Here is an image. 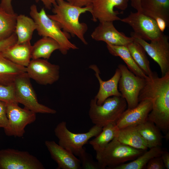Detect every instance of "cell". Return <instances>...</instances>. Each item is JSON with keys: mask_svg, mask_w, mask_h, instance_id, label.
<instances>
[{"mask_svg": "<svg viewBox=\"0 0 169 169\" xmlns=\"http://www.w3.org/2000/svg\"><path fill=\"white\" fill-rule=\"evenodd\" d=\"M118 68L120 72L118 85L119 91L126 100L128 108L135 107L139 102V96L146 79L136 75L124 64H119Z\"/></svg>", "mask_w": 169, "mask_h": 169, "instance_id": "obj_8", "label": "cell"}, {"mask_svg": "<svg viewBox=\"0 0 169 169\" xmlns=\"http://www.w3.org/2000/svg\"><path fill=\"white\" fill-rule=\"evenodd\" d=\"M0 101L8 103H17L13 83L10 85L0 84Z\"/></svg>", "mask_w": 169, "mask_h": 169, "instance_id": "obj_31", "label": "cell"}, {"mask_svg": "<svg viewBox=\"0 0 169 169\" xmlns=\"http://www.w3.org/2000/svg\"></svg>", "mask_w": 169, "mask_h": 169, "instance_id": "obj_41", "label": "cell"}, {"mask_svg": "<svg viewBox=\"0 0 169 169\" xmlns=\"http://www.w3.org/2000/svg\"><path fill=\"white\" fill-rule=\"evenodd\" d=\"M29 13L35 23L38 34L55 40L59 45V50L63 54H67L70 49H78L69 41V34L62 31L58 23L49 17L44 8L39 12L37 6L33 4L30 7Z\"/></svg>", "mask_w": 169, "mask_h": 169, "instance_id": "obj_3", "label": "cell"}, {"mask_svg": "<svg viewBox=\"0 0 169 169\" xmlns=\"http://www.w3.org/2000/svg\"><path fill=\"white\" fill-rule=\"evenodd\" d=\"M152 101L147 98L139 102L135 107L126 109L116 122L119 129L136 126L147 120L152 109Z\"/></svg>", "mask_w": 169, "mask_h": 169, "instance_id": "obj_15", "label": "cell"}, {"mask_svg": "<svg viewBox=\"0 0 169 169\" xmlns=\"http://www.w3.org/2000/svg\"><path fill=\"white\" fill-rule=\"evenodd\" d=\"M26 72V67L15 64L8 60L0 52V84H13L16 78Z\"/></svg>", "mask_w": 169, "mask_h": 169, "instance_id": "obj_22", "label": "cell"}, {"mask_svg": "<svg viewBox=\"0 0 169 169\" xmlns=\"http://www.w3.org/2000/svg\"><path fill=\"white\" fill-rule=\"evenodd\" d=\"M6 103L0 101V128L5 129L8 124L6 114Z\"/></svg>", "mask_w": 169, "mask_h": 169, "instance_id": "obj_34", "label": "cell"}, {"mask_svg": "<svg viewBox=\"0 0 169 169\" xmlns=\"http://www.w3.org/2000/svg\"><path fill=\"white\" fill-rule=\"evenodd\" d=\"M120 21L132 28L133 35L145 41H151L163 34L156 22L142 12H131L127 17L120 19Z\"/></svg>", "mask_w": 169, "mask_h": 169, "instance_id": "obj_12", "label": "cell"}, {"mask_svg": "<svg viewBox=\"0 0 169 169\" xmlns=\"http://www.w3.org/2000/svg\"><path fill=\"white\" fill-rule=\"evenodd\" d=\"M146 151L122 144L115 137L102 150L96 152V158L102 169H113L125 162L135 160Z\"/></svg>", "mask_w": 169, "mask_h": 169, "instance_id": "obj_5", "label": "cell"}, {"mask_svg": "<svg viewBox=\"0 0 169 169\" xmlns=\"http://www.w3.org/2000/svg\"><path fill=\"white\" fill-rule=\"evenodd\" d=\"M131 37L141 44L148 54L159 65L161 76L169 73V37L164 33L150 43L132 33Z\"/></svg>", "mask_w": 169, "mask_h": 169, "instance_id": "obj_10", "label": "cell"}, {"mask_svg": "<svg viewBox=\"0 0 169 169\" xmlns=\"http://www.w3.org/2000/svg\"><path fill=\"white\" fill-rule=\"evenodd\" d=\"M165 167L169 169V153L167 151H164L161 156Z\"/></svg>", "mask_w": 169, "mask_h": 169, "instance_id": "obj_38", "label": "cell"}, {"mask_svg": "<svg viewBox=\"0 0 169 169\" xmlns=\"http://www.w3.org/2000/svg\"><path fill=\"white\" fill-rule=\"evenodd\" d=\"M126 46L136 64L147 76L151 77L154 72L151 69L149 61L143 48L134 39Z\"/></svg>", "mask_w": 169, "mask_h": 169, "instance_id": "obj_28", "label": "cell"}, {"mask_svg": "<svg viewBox=\"0 0 169 169\" xmlns=\"http://www.w3.org/2000/svg\"><path fill=\"white\" fill-rule=\"evenodd\" d=\"M89 115L92 123L101 127L111 123H115L126 109L127 104L121 96H113L98 105L95 97L91 100Z\"/></svg>", "mask_w": 169, "mask_h": 169, "instance_id": "obj_4", "label": "cell"}, {"mask_svg": "<svg viewBox=\"0 0 169 169\" xmlns=\"http://www.w3.org/2000/svg\"><path fill=\"white\" fill-rule=\"evenodd\" d=\"M12 0H1L0 7L8 13H14L12 4Z\"/></svg>", "mask_w": 169, "mask_h": 169, "instance_id": "obj_36", "label": "cell"}, {"mask_svg": "<svg viewBox=\"0 0 169 169\" xmlns=\"http://www.w3.org/2000/svg\"><path fill=\"white\" fill-rule=\"evenodd\" d=\"M115 137L120 143L136 149L147 150L148 148L134 126L119 129Z\"/></svg>", "mask_w": 169, "mask_h": 169, "instance_id": "obj_23", "label": "cell"}, {"mask_svg": "<svg viewBox=\"0 0 169 169\" xmlns=\"http://www.w3.org/2000/svg\"><path fill=\"white\" fill-rule=\"evenodd\" d=\"M59 48L58 43L54 39L48 37H42L32 45L31 59L43 58L49 59L52 53L56 50H59Z\"/></svg>", "mask_w": 169, "mask_h": 169, "instance_id": "obj_26", "label": "cell"}, {"mask_svg": "<svg viewBox=\"0 0 169 169\" xmlns=\"http://www.w3.org/2000/svg\"><path fill=\"white\" fill-rule=\"evenodd\" d=\"M78 157L81 161V168L102 169L98 162L93 160L92 156L87 152L85 149Z\"/></svg>", "mask_w": 169, "mask_h": 169, "instance_id": "obj_32", "label": "cell"}, {"mask_svg": "<svg viewBox=\"0 0 169 169\" xmlns=\"http://www.w3.org/2000/svg\"><path fill=\"white\" fill-rule=\"evenodd\" d=\"M17 40V36L15 32L8 38L0 40V52L3 51L10 46L16 43Z\"/></svg>", "mask_w": 169, "mask_h": 169, "instance_id": "obj_35", "label": "cell"}, {"mask_svg": "<svg viewBox=\"0 0 169 169\" xmlns=\"http://www.w3.org/2000/svg\"><path fill=\"white\" fill-rule=\"evenodd\" d=\"M164 150L160 146L154 147L146 150L132 161L124 163L116 166L113 169H142L145 167L151 158L161 156Z\"/></svg>", "mask_w": 169, "mask_h": 169, "instance_id": "obj_29", "label": "cell"}, {"mask_svg": "<svg viewBox=\"0 0 169 169\" xmlns=\"http://www.w3.org/2000/svg\"><path fill=\"white\" fill-rule=\"evenodd\" d=\"M18 104L6 103L8 124L4 129L6 135L8 136L22 137L26 126L34 122L36 119V113L25 107L21 108Z\"/></svg>", "mask_w": 169, "mask_h": 169, "instance_id": "obj_9", "label": "cell"}, {"mask_svg": "<svg viewBox=\"0 0 169 169\" xmlns=\"http://www.w3.org/2000/svg\"><path fill=\"white\" fill-rule=\"evenodd\" d=\"M26 68L29 78L41 85L52 84L59 78V66L46 59H32Z\"/></svg>", "mask_w": 169, "mask_h": 169, "instance_id": "obj_13", "label": "cell"}, {"mask_svg": "<svg viewBox=\"0 0 169 169\" xmlns=\"http://www.w3.org/2000/svg\"><path fill=\"white\" fill-rule=\"evenodd\" d=\"M54 14L48 15L52 19L57 22L64 31L76 36L84 44H88L84 34L88 29L87 24L80 23V15L88 12H91V5L79 7L64 0H56L53 5Z\"/></svg>", "mask_w": 169, "mask_h": 169, "instance_id": "obj_2", "label": "cell"}, {"mask_svg": "<svg viewBox=\"0 0 169 169\" xmlns=\"http://www.w3.org/2000/svg\"><path fill=\"white\" fill-rule=\"evenodd\" d=\"M36 2L41 1L46 8L50 9L53 5L56 3V0H35Z\"/></svg>", "mask_w": 169, "mask_h": 169, "instance_id": "obj_40", "label": "cell"}, {"mask_svg": "<svg viewBox=\"0 0 169 169\" xmlns=\"http://www.w3.org/2000/svg\"><path fill=\"white\" fill-rule=\"evenodd\" d=\"M131 5L137 12H142L141 5V0H130Z\"/></svg>", "mask_w": 169, "mask_h": 169, "instance_id": "obj_39", "label": "cell"}, {"mask_svg": "<svg viewBox=\"0 0 169 169\" xmlns=\"http://www.w3.org/2000/svg\"><path fill=\"white\" fill-rule=\"evenodd\" d=\"M30 79L26 72L16 78L13 84L17 102L22 104L25 108L36 113H56L55 110L38 102Z\"/></svg>", "mask_w": 169, "mask_h": 169, "instance_id": "obj_7", "label": "cell"}, {"mask_svg": "<svg viewBox=\"0 0 169 169\" xmlns=\"http://www.w3.org/2000/svg\"><path fill=\"white\" fill-rule=\"evenodd\" d=\"M36 29L35 23L32 18L23 14L18 15L15 29L17 38L16 43L30 41Z\"/></svg>", "mask_w": 169, "mask_h": 169, "instance_id": "obj_25", "label": "cell"}, {"mask_svg": "<svg viewBox=\"0 0 169 169\" xmlns=\"http://www.w3.org/2000/svg\"><path fill=\"white\" fill-rule=\"evenodd\" d=\"M18 14L8 13L0 7V40L8 38L15 32Z\"/></svg>", "mask_w": 169, "mask_h": 169, "instance_id": "obj_30", "label": "cell"}, {"mask_svg": "<svg viewBox=\"0 0 169 169\" xmlns=\"http://www.w3.org/2000/svg\"><path fill=\"white\" fill-rule=\"evenodd\" d=\"M45 144L51 158L57 164V169H80L79 159L73 153L53 141H46Z\"/></svg>", "mask_w": 169, "mask_h": 169, "instance_id": "obj_18", "label": "cell"}, {"mask_svg": "<svg viewBox=\"0 0 169 169\" xmlns=\"http://www.w3.org/2000/svg\"><path fill=\"white\" fill-rule=\"evenodd\" d=\"M89 68L95 72V75L99 83V89L95 98L98 105H101L108 98L113 96H121L118 90V85L120 76V72L118 68L116 69L113 76L109 79L104 81L100 76V71L95 64L90 66Z\"/></svg>", "mask_w": 169, "mask_h": 169, "instance_id": "obj_19", "label": "cell"}, {"mask_svg": "<svg viewBox=\"0 0 169 169\" xmlns=\"http://www.w3.org/2000/svg\"><path fill=\"white\" fill-rule=\"evenodd\" d=\"M102 127L95 125L85 133H76L69 130L65 122L59 123L54 130V134L59 140L58 144L79 156L84 149V146L92 138L101 131Z\"/></svg>", "mask_w": 169, "mask_h": 169, "instance_id": "obj_6", "label": "cell"}, {"mask_svg": "<svg viewBox=\"0 0 169 169\" xmlns=\"http://www.w3.org/2000/svg\"><path fill=\"white\" fill-rule=\"evenodd\" d=\"M113 22L100 23L91 34L92 38L97 41L104 42L106 44L115 45L126 46L133 41L132 37H128L118 31Z\"/></svg>", "mask_w": 169, "mask_h": 169, "instance_id": "obj_17", "label": "cell"}, {"mask_svg": "<svg viewBox=\"0 0 169 169\" xmlns=\"http://www.w3.org/2000/svg\"><path fill=\"white\" fill-rule=\"evenodd\" d=\"M150 98L152 109L147 120L153 122L166 135L169 136V73L159 77L154 72L149 77L140 93L139 102Z\"/></svg>", "mask_w": 169, "mask_h": 169, "instance_id": "obj_1", "label": "cell"}, {"mask_svg": "<svg viewBox=\"0 0 169 169\" xmlns=\"http://www.w3.org/2000/svg\"><path fill=\"white\" fill-rule=\"evenodd\" d=\"M142 13L157 23L163 33L169 26V0H141Z\"/></svg>", "mask_w": 169, "mask_h": 169, "instance_id": "obj_16", "label": "cell"}, {"mask_svg": "<svg viewBox=\"0 0 169 169\" xmlns=\"http://www.w3.org/2000/svg\"><path fill=\"white\" fill-rule=\"evenodd\" d=\"M135 126L148 148L162 146L164 137L153 122L147 120Z\"/></svg>", "mask_w": 169, "mask_h": 169, "instance_id": "obj_21", "label": "cell"}, {"mask_svg": "<svg viewBox=\"0 0 169 169\" xmlns=\"http://www.w3.org/2000/svg\"><path fill=\"white\" fill-rule=\"evenodd\" d=\"M42 163L27 151L8 148L0 150V169H44Z\"/></svg>", "mask_w": 169, "mask_h": 169, "instance_id": "obj_11", "label": "cell"}, {"mask_svg": "<svg viewBox=\"0 0 169 169\" xmlns=\"http://www.w3.org/2000/svg\"><path fill=\"white\" fill-rule=\"evenodd\" d=\"M119 130L115 123H111L102 127L100 133L89 141L96 152L101 151L115 137Z\"/></svg>", "mask_w": 169, "mask_h": 169, "instance_id": "obj_27", "label": "cell"}, {"mask_svg": "<svg viewBox=\"0 0 169 169\" xmlns=\"http://www.w3.org/2000/svg\"><path fill=\"white\" fill-rule=\"evenodd\" d=\"M109 52L112 55L119 57L125 62L129 69L136 75L148 79L147 76L136 64L126 46L106 44Z\"/></svg>", "mask_w": 169, "mask_h": 169, "instance_id": "obj_24", "label": "cell"}, {"mask_svg": "<svg viewBox=\"0 0 169 169\" xmlns=\"http://www.w3.org/2000/svg\"><path fill=\"white\" fill-rule=\"evenodd\" d=\"M129 0H95L91 4L90 13L92 20L94 22L98 21L100 23L120 20L118 15L120 13L115 8L122 10H125L128 7Z\"/></svg>", "mask_w": 169, "mask_h": 169, "instance_id": "obj_14", "label": "cell"}, {"mask_svg": "<svg viewBox=\"0 0 169 169\" xmlns=\"http://www.w3.org/2000/svg\"><path fill=\"white\" fill-rule=\"evenodd\" d=\"M32 48L30 41L16 43L1 53L3 57L13 63L26 67L31 59Z\"/></svg>", "mask_w": 169, "mask_h": 169, "instance_id": "obj_20", "label": "cell"}, {"mask_svg": "<svg viewBox=\"0 0 169 169\" xmlns=\"http://www.w3.org/2000/svg\"><path fill=\"white\" fill-rule=\"evenodd\" d=\"M95 0H67L71 4L79 7L91 5Z\"/></svg>", "mask_w": 169, "mask_h": 169, "instance_id": "obj_37", "label": "cell"}, {"mask_svg": "<svg viewBox=\"0 0 169 169\" xmlns=\"http://www.w3.org/2000/svg\"><path fill=\"white\" fill-rule=\"evenodd\" d=\"M165 166L161 156H156L151 159L147 163L146 169H164Z\"/></svg>", "mask_w": 169, "mask_h": 169, "instance_id": "obj_33", "label": "cell"}]
</instances>
